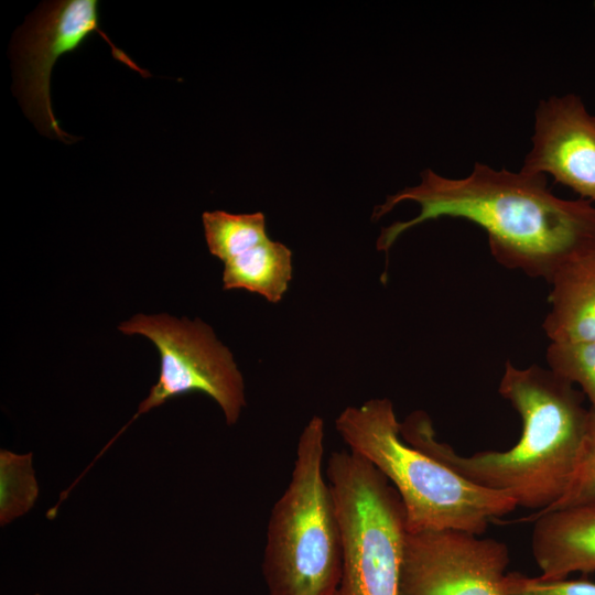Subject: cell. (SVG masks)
Masks as SVG:
<instances>
[{"label":"cell","mask_w":595,"mask_h":595,"mask_svg":"<svg viewBox=\"0 0 595 595\" xmlns=\"http://www.w3.org/2000/svg\"><path fill=\"white\" fill-rule=\"evenodd\" d=\"M405 201L415 202L420 213L382 228L379 251L388 252L410 228L451 217L483 228L498 263L549 283L563 267L595 252L593 202L555 196L543 174L495 170L479 162L463 178H448L428 169L418 185L389 195L375 207L372 219Z\"/></svg>","instance_id":"cell-1"},{"label":"cell","mask_w":595,"mask_h":595,"mask_svg":"<svg viewBox=\"0 0 595 595\" xmlns=\"http://www.w3.org/2000/svg\"><path fill=\"white\" fill-rule=\"evenodd\" d=\"M498 391L522 423L519 441L507 451L462 456L436 440L423 411L400 423V433L463 478L509 496L517 507L547 509L562 497L574 475L589 409L573 383L536 365L518 368L507 361Z\"/></svg>","instance_id":"cell-2"},{"label":"cell","mask_w":595,"mask_h":595,"mask_svg":"<svg viewBox=\"0 0 595 595\" xmlns=\"http://www.w3.org/2000/svg\"><path fill=\"white\" fill-rule=\"evenodd\" d=\"M335 426L349 450L371 463L397 490L408 532L458 530L482 536L491 520L517 508L509 496L470 483L403 439L387 398L347 407Z\"/></svg>","instance_id":"cell-3"},{"label":"cell","mask_w":595,"mask_h":595,"mask_svg":"<svg viewBox=\"0 0 595 595\" xmlns=\"http://www.w3.org/2000/svg\"><path fill=\"white\" fill-rule=\"evenodd\" d=\"M324 421L303 429L291 479L272 507L262 561L270 595H334L343 539L335 498L324 474Z\"/></svg>","instance_id":"cell-4"},{"label":"cell","mask_w":595,"mask_h":595,"mask_svg":"<svg viewBox=\"0 0 595 595\" xmlns=\"http://www.w3.org/2000/svg\"><path fill=\"white\" fill-rule=\"evenodd\" d=\"M326 478L343 539L338 595H399L405 511L389 480L353 452H334Z\"/></svg>","instance_id":"cell-5"},{"label":"cell","mask_w":595,"mask_h":595,"mask_svg":"<svg viewBox=\"0 0 595 595\" xmlns=\"http://www.w3.org/2000/svg\"><path fill=\"white\" fill-rule=\"evenodd\" d=\"M118 329L127 335H143L158 348L160 376L137 413L107 444H112L137 418L169 399L203 392L221 408L227 424H235L246 405L244 378L230 350L209 325L196 318L178 320L165 313L136 314Z\"/></svg>","instance_id":"cell-6"},{"label":"cell","mask_w":595,"mask_h":595,"mask_svg":"<svg viewBox=\"0 0 595 595\" xmlns=\"http://www.w3.org/2000/svg\"><path fill=\"white\" fill-rule=\"evenodd\" d=\"M93 32L100 34L112 47L116 60L142 76L128 55L117 48L99 28L98 1H50L28 18L17 32L13 44L14 94L25 115L37 129L63 142L75 139L63 131L56 120L50 97V78L53 66L63 54L76 51Z\"/></svg>","instance_id":"cell-7"},{"label":"cell","mask_w":595,"mask_h":595,"mask_svg":"<svg viewBox=\"0 0 595 595\" xmlns=\"http://www.w3.org/2000/svg\"><path fill=\"white\" fill-rule=\"evenodd\" d=\"M509 562L508 547L491 538L458 530L407 531L399 595H505Z\"/></svg>","instance_id":"cell-8"},{"label":"cell","mask_w":595,"mask_h":595,"mask_svg":"<svg viewBox=\"0 0 595 595\" xmlns=\"http://www.w3.org/2000/svg\"><path fill=\"white\" fill-rule=\"evenodd\" d=\"M531 141L522 172L550 174L581 198L595 202V116L578 96L540 101Z\"/></svg>","instance_id":"cell-9"},{"label":"cell","mask_w":595,"mask_h":595,"mask_svg":"<svg viewBox=\"0 0 595 595\" xmlns=\"http://www.w3.org/2000/svg\"><path fill=\"white\" fill-rule=\"evenodd\" d=\"M534 522L533 559L544 580L595 572V504L567 507L524 519Z\"/></svg>","instance_id":"cell-10"},{"label":"cell","mask_w":595,"mask_h":595,"mask_svg":"<svg viewBox=\"0 0 595 595\" xmlns=\"http://www.w3.org/2000/svg\"><path fill=\"white\" fill-rule=\"evenodd\" d=\"M550 284L543 329L551 343L595 342V252L563 267Z\"/></svg>","instance_id":"cell-11"},{"label":"cell","mask_w":595,"mask_h":595,"mask_svg":"<svg viewBox=\"0 0 595 595\" xmlns=\"http://www.w3.org/2000/svg\"><path fill=\"white\" fill-rule=\"evenodd\" d=\"M292 278V252L270 238L224 261L225 290L244 289L278 303Z\"/></svg>","instance_id":"cell-12"},{"label":"cell","mask_w":595,"mask_h":595,"mask_svg":"<svg viewBox=\"0 0 595 595\" xmlns=\"http://www.w3.org/2000/svg\"><path fill=\"white\" fill-rule=\"evenodd\" d=\"M209 252L223 262L268 239L263 213L230 214L225 210L202 215Z\"/></svg>","instance_id":"cell-13"},{"label":"cell","mask_w":595,"mask_h":595,"mask_svg":"<svg viewBox=\"0 0 595 595\" xmlns=\"http://www.w3.org/2000/svg\"><path fill=\"white\" fill-rule=\"evenodd\" d=\"M31 454L17 455L1 451V524L28 511L37 496V485L31 467Z\"/></svg>","instance_id":"cell-14"},{"label":"cell","mask_w":595,"mask_h":595,"mask_svg":"<svg viewBox=\"0 0 595 595\" xmlns=\"http://www.w3.org/2000/svg\"><path fill=\"white\" fill-rule=\"evenodd\" d=\"M547 363L554 374L580 385L595 411V342L551 343Z\"/></svg>","instance_id":"cell-15"},{"label":"cell","mask_w":595,"mask_h":595,"mask_svg":"<svg viewBox=\"0 0 595 595\" xmlns=\"http://www.w3.org/2000/svg\"><path fill=\"white\" fill-rule=\"evenodd\" d=\"M586 504H595V411L593 409H589L577 466L565 493L549 508L534 511L532 515Z\"/></svg>","instance_id":"cell-16"},{"label":"cell","mask_w":595,"mask_h":595,"mask_svg":"<svg viewBox=\"0 0 595 595\" xmlns=\"http://www.w3.org/2000/svg\"><path fill=\"white\" fill-rule=\"evenodd\" d=\"M505 595H595V583L584 580H544L519 572L507 573L501 583Z\"/></svg>","instance_id":"cell-17"},{"label":"cell","mask_w":595,"mask_h":595,"mask_svg":"<svg viewBox=\"0 0 595 595\" xmlns=\"http://www.w3.org/2000/svg\"><path fill=\"white\" fill-rule=\"evenodd\" d=\"M334 595H338V591Z\"/></svg>","instance_id":"cell-18"},{"label":"cell","mask_w":595,"mask_h":595,"mask_svg":"<svg viewBox=\"0 0 595 595\" xmlns=\"http://www.w3.org/2000/svg\"><path fill=\"white\" fill-rule=\"evenodd\" d=\"M594 7H595V2H594Z\"/></svg>","instance_id":"cell-19"}]
</instances>
